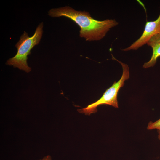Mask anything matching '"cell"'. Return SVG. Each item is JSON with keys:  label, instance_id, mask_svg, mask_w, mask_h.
Masks as SVG:
<instances>
[{"label": "cell", "instance_id": "6da1fadb", "mask_svg": "<svg viewBox=\"0 0 160 160\" xmlns=\"http://www.w3.org/2000/svg\"><path fill=\"white\" fill-rule=\"evenodd\" d=\"M48 15L53 17L64 16L73 21L80 28V36L90 41L102 39L119 23L115 19L95 20L87 12L77 11L69 6L52 9Z\"/></svg>", "mask_w": 160, "mask_h": 160}, {"label": "cell", "instance_id": "ba28073f", "mask_svg": "<svg viewBox=\"0 0 160 160\" xmlns=\"http://www.w3.org/2000/svg\"><path fill=\"white\" fill-rule=\"evenodd\" d=\"M158 138L160 140V130H158Z\"/></svg>", "mask_w": 160, "mask_h": 160}, {"label": "cell", "instance_id": "7a4b0ae2", "mask_svg": "<svg viewBox=\"0 0 160 160\" xmlns=\"http://www.w3.org/2000/svg\"><path fill=\"white\" fill-rule=\"evenodd\" d=\"M43 23H40L31 37H29L28 33L24 31L15 45L17 49L16 54L7 61V65L13 66L27 73L31 71V68L28 66L27 63L28 56L30 54L31 49L39 43L43 34Z\"/></svg>", "mask_w": 160, "mask_h": 160}, {"label": "cell", "instance_id": "52a82bcc", "mask_svg": "<svg viewBox=\"0 0 160 160\" xmlns=\"http://www.w3.org/2000/svg\"><path fill=\"white\" fill-rule=\"evenodd\" d=\"M38 160H52V159L50 155H47L44 156L42 159Z\"/></svg>", "mask_w": 160, "mask_h": 160}, {"label": "cell", "instance_id": "277c9868", "mask_svg": "<svg viewBox=\"0 0 160 160\" xmlns=\"http://www.w3.org/2000/svg\"><path fill=\"white\" fill-rule=\"evenodd\" d=\"M158 33H160V13L155 20L146 21L144 31L140 37L129 47L123 49L122 50L127 51L137 50L146 44L151 37Z\"/></svg>", "mask_w": 160, "mask_h": 160}, {"label": "cell", "instance_id": "8992f818", "mask_svg": "<svg viewBox=\"0 0 160 160\" xmlns=\"http://www.w3.org/2000/svg\"><path fill=\"white\" fill-rule=\"evenodd\" d=\"M147 129L149 130L155 129L160 130V118L159 120L154 122H150L148 123Z\"/></svg>", "mask_w": 160, "mask_h": 160}, {"label": "cell", "instance_id": "3957f363", "mask_svg": "<svg viewBox=\"0 0 160 160\" xmlns=\"http://www.w3.org/2000/svg\"><path fill=\"white\" fill-rule=\"evenodd\" d=\"M112 59L119 62L121 65L123 73L121 78L118 81L114 82L111 87L107 89L98 100L85 108L78 109L79 113L89 115L91 113H96L97 107L103 104L111 105L116 108H118L117 95L120 88L124 86V81L129 77V69L127 64L118 60L113 56Z\"/></svg>", "mask_w": 160, "mask_h": 160}, {"label": "cell", "instance_id": "5b68a950", "mask_svg": "<svg viewBox=\"0 0 160 160\" xmlns=\"http://www.w3.org/2000/svg\"><path fill=\"white\" fill-rule=\"evenodd\" d=\"M146 44L153 49V53L150 60L144 63L143 67L145 68L153 66L158 58L160 57V33L157 34L148 41Z\"/></svg>", "mask_w": 160, "mask_h": 160}]
</instances>
